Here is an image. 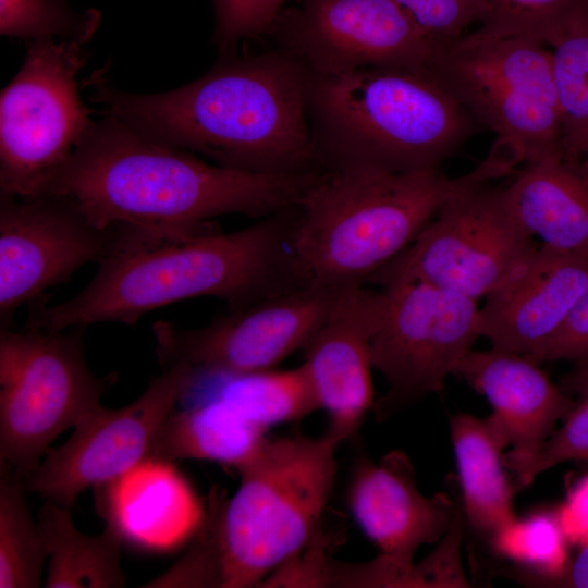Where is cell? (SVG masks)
Segmentation results:
<instances>
[{
  "mask_svg": "<svg viewBox=\"0 0 588 588\" xmlns=\"http://www.w3.org/2000/svg\"><path fill=\"white\" fill-rule=\"evenodd\" d=\"M535 584L550 587L588 588V543L579 551L564 573Z\"/></svg>",
  "mask_w": 588,
  "mask_h": 588,
  "instance_id": "e575fe53",
  "label": "cell"
},
{
  "mask_svg": "<svg viewBox=\"0 0 588 588\" xmlns=\"http://www.w3.org/2000/svg\"><path fill=\"white\" fill-rule=\"evenodd\" d=\"M1 463L0 588H37L47 548L38 522L29 512L23 478Z\"/></svg>",
  "mask_w": 588,
  "mask_h": 588,
  "instance_id": "4316f807",
  "label": "cell"
},
{
  "mask_svg": "<svg viewBox=\"0 0 588 588\" xmlns=\"http://www.w3.org/2000/svg\"><path fill=\"white\" fill-rule=\"evenodd\" d=\"M539 245L488 183L454 196L417 237L369 281L422 282L485 298Z\"/></svg>",
  "mask_w": 588,
  "mask_h": 588,
  "instance_id": "30bf717a",
  "label": "cell"
},
{
  "mask_svg": "<svg viewBox=\"0 0 588 588\" xmlns=\"http://www.w3.org/2000/svg\"><path fill=\"white\" fill-rule=\"evenodd\" d=\"M480 32L524 37L549 46L574 16L588 11V0H477Z\"/></svg>",
  "mask_w": 588,
  "mask_h": 588,
  "instance_id": "f1b7e54d",
  "label": "cell"
},
{
  "mask_svg": "<svg viewBox=\"0 0 588 588\" xmlns=\"http://www.w3.org/2000/svg\"><path fill=\"white\" fill-rule=\"evenodd\" d=\"M339 444L328 432L268 439L238 469L218 516L222 588L260 586L321 532Z\"/></svg>",
  "mask_w": 588,
  "mask_h": 588,
  "instance_id": "8992f818",
  "label": "cell"
},
{
  "mask_svg": "<svg viewBox=\"0 0 588 588\" xmlns=\"http://www.w3.org/2000/svg\"><path fill=\"white\" fill-rule=\"evenodd\" d=\"M86 60L77 44L29 42L0 97V192L24 199L46 195L89 132L95 121L75 79Z\"/></svg>",
  "mask_w": 588,
  "mask_h": 588,
  "instance_id": "9c48e42d",
  "label": "cell"
},
{
  "mask_svg": "<svg viewBox=\"0 0 588 588\" xmlns=\"http://www.w3.org/2000/svg\"><path fill=\"white\" fill-rule=\"evenodd\" d=\"M561 388L566 393H576L579 396L588 393V363L566 375L561 381Z\"/></svg>",
  "mask_w": 588,
  "mask_h": 588,
  "instance_id": "d590c367",
  "label": "cell"
},
{
  "mask_svg": "<svg viewBox=\"0 0 588 588\" xmlns=\"http://www.w3.org/2000/svg\"><path fill=\"white\" fill-rule=\"evenodd\" d=\"M307 115L324 171L439 169L480 127L429 72H307Z\"/></svg>",
  "mask_w": 588,
  "mask_h": 588,
  "instance_id": "5b68a950",
  "label": "cell"
},
{
  "mask_svg": "<svg viewBox=\"0 0 588 588\" xmlns=\"http://www.w3.org/2000/svg\"><path fill=\"white\" fill-rule=\"evenodd\" d=\"M562 118V154H588V11L574 16L550 45Z\"/></svg>",
  "mask_w": 588,
  "mask_h": 588,
  "instance_id": "484cf974",
  "label": "cell"
},
{
  "mask_svg": "<svg viewBox=\"0 0 588 588\" xmlns=\"http://www.w3.org/2000/svg\"><path fill=\"white\" fill-rule=\"evenodd\" d=\"M123 243L117 229H100L70 197L19 198L0 192V323L11 328L17 309L66 283L81 267L99 264Z\"/></svg>",
  "mask_w": 588,
  "mask_h": 588,
  "instance_id": "5bb4252c",
  "label": "cell"
},
{
  "mask_svg": "<svg viewBox=\"0 0 588 588\" xmlns=\"http://www.w3.org/2000/svg\"><path fill=\"white\" fill-rule=\"evenodd\" d=\"M380 290L371 358L388 391L372 406L379 420L440 392L480 338L474 298L422 282H394Z\"/></svg>",
  "mask_w": 588,
  "mask_h": 588,
  "instance_id": "8fae6325",
  "label": "cell"
},
{
  "mask_svg": "<svg viewBox=\"0 0 588 588\" xmlns=\"http://www.w3.org/2000/svg\"><path fill=\"white\" fill-rule=\"evenodd\" d=\"M347 507L379 555L359 564L362 587H424L414 556L441 540L461 512L449 494H422L402 451L378 461L356 460L346 491Z\"/></svg>",
  "mask_w": 588,
  "mask_h": 588,
  "instance_id": "2e32d148",
  "label": "cell"
},
{
  "mask_svg": "<svg viewBox=\"0 0 588 588\" xmlns=\"http://www.w3.org/2000/svg\"><path fill=\"white\" fill-rule=\"evenodd\" d=\"M70 509L47 500L38 515L48 559L47 588H120L126 585L119 538L108 528L79 531Z\"/></svg>",
  "mask_w": 588,
  "mask_h": 588,
  "instance_id": "d4e9b609",
  "label": "cell"
},
{
  "mask_svg": "<svg viewBox=\"0 0 588 588\" xmlns=\"http://www.w3.org/2000/svg\"><path fill=\"white\" fill-rule=\"evenodd\" d=\"M94 73L91 101L161 144L244 172L324 171L307 115V71L275 49L220 57L199 78L179 88L138 94Z\"/></svg>",
  "mask_w": 588,
  "mask_h": 588,
  "instance_id": "7a4b0ae2",
  "label": "cell"
},
{
  "mask_svg": "<svg viewBox=\"0 0 588 588\" xmlns=\"http://www.w3.org/2000/svg\"><path fill=\"white\" fill-rule=\"evenodd\" d=\"M341 290V289H340ZM306 284L230 311L205 327L152 324L162 368L184 364L194 371L249 373L274 369L308 343L340 291Z\"/></svg>",
  "mask_w": 588,
  "mask_h": 588,
  "instance_id": "4fadbf2b",
  "label": "cell"
},
{
  "mask_svg": "<svg viewBox=\"0 0 588 588\" xmlns=\"http://www.w3.org/2000/svg\"><path fill=\"white\" fill-rule=\"evenodd\" d=\"M560 429L534 453L505 458L506 468L516 476V488L529 486L541 473L568 461H588V393L579 396Z\"/></svg>",
  "mask_w": 588,
  "mask_h": 588,
  "instance_id": "4dcf8cb0",
  "label": "cell"
},
{
  "mask_svg": "<svg viewBox=\"0 0 588 588\" xmlns=\"http://www.w3.org/2000/svg\"><path fill=\"white\" fill-rule=\"evenodd\" d=\"M297 210L284 209L233 232L115 250L73 297L29 305L26 324L50 330L134 326L147 313L184 299L217 297L234 311L302 286L290 248Z\"/></svg>",
  "mask_w": 588,
  "mask_h": 588,
  "instance_id": "3957f363",
  "label": "cell"
},
{
  "mask_svg": "<svg viewBox=\"0 0 588 588\" xmlns=\"http://www.w3.org/2000/svg\"><path fill=\"white\" fill-rule=\"evenodd\" d=\"M224 493L213 487L206 502L200 527L184 555L146 587H221L218 516Z\"/></svg>",
  "mask_w": 588,
  "mask_h": 588,
  "instance_id": "f546056e",
  "label": "cell"
},
{
  "mask_svg": "<svg viewBox=\"0 0 588 588\" xmlns=\"http://www.w3.org/2000/svg\"><path fill=\"white\" fill-rule=\"evenodd\" d=\"M173 462L150 455L95 488L96 509L106 528L130 549L173 553L200 527L206 502Z\"/></svg>",
  "mask_w": 588,
  "mask_h": 588,
  "instance_id": "d6986e66",
  "label": "cell"
},
{
  "mask_svg": "<svg viewBox=\"0 0 588 588\" xmlns=\"http://www.w3.org/2000/svg\"><path fill=\"white\" fill-rule=\"evenodd\" d=\"M547 47L477 29L439 48L430 73L479 127L517 144L525 161L561 150L562 118Z\"/></svg>",
  "mask_w": 588,
  "mask_h": 588,
  "instance_id": "ba28073f",
  "label": "cell"
},
{
  "mask_svg": "<svg viewBox=\"0 0 588 588\" xmlns=\"http://www.w3.org/2000/svg\"><path fill=\"white\" fill-rule=\"evenodd\" d=\"M534 359L538 363L588 359V285L559 330Z\"/></svg>",
  "mask_w": 588,
  "mask_h": 588,
  "instance_id": "836d02e7",
  "label": "cell"
},
{
  "mask_svg": "<svg viewBox=\"0 0 588 588\" xmlns=\"http://www.w3.org/2000/svg\"><path fill=\"white\" fill-rule=\"evenodd\" d=\"M381 290L341 289L316 333L304 346L299 365L328 430L340 443L352 437L373 406L371 340Z\"/></svg>",
  "mask_w": 588,
  "mask_h": 588,
  "instance_id": "e0dca14e",
  "label": "cell"
},
{
  "mask_svg": "<svg viewBox=\"0 0 588 588\" xmlns=\"http://www.w3.org/2000/svg\"><path fill=\"white\" fill-rule=\"evenodd\" d=\"M462 511L470 527L491 542L516 522L512 486L503 462L510 440L490 415L460 413L450 419Z\"/></svg>",
  "mask_w": 588,
  "mask_h": 588,
  "instance_id": "7402d4cb",
  "label": "cell"
},
{
  "mask_svg": "<svg viewBox=\"0 0 588 588\" xmlns=\"http://www.w3.org/2000/svg\"><path fill=\"white\" fill-rule=\"evenodd\" d=\"M268 35L307 72L431 71L439 48L394 0H298Z\"/></svg>",
  "mask_w": 588,
  "mask_h": 588,
  "instance_id": "7c38bea8",
  "label": "cell"
},
{
  "mask_svg": "<svg viewBox=\"0 0 588 588\" xmlns=\"http://www.w3.org/2000/svg\"><path fill=\"white\" fill-rule=\"evenodd\" d=\"M191 373L184 364L162 368L132 403L91 411L76 424L72 437L47 452L23 479L26 490L70 509L84 490L112 480L150 456Z\"/></svg>",
  "mask_w": 588,
  "mask_h": 588,
  "instance_id": "9a60e30c",
  "label": "cell"
},
{
  "mask_svg": "<svg viewBox=\"0 0 588 588\" xmlns=\"http://www.w3.org/2000/svg\"><path fill=\"white\" fill-rule=\"evenodd\" d=\"M267 431L224 403L206 401L174 408L157 436L151 455L170 461L204 460L238 471L266 444Z\"/></svg>",
  "mask_w": 588,
  "mask_h": 588,
  "instance_id": "cb8c5ba5",
  "label": "cell"
},
{
  "mask_svg": "<svg viewBox=\"0 0 588 588\" xmlns=\"http://www.w3.org/2000/svg\"><path fill=\"white\" fill-rule=\"evenodd\" d=\"M83 330H0V456L23 479L117 381L89 369Z\"/></svg>",
  "mask_w": 588,
  "mask_h": 588,
  "instance_id": "52a82bcc",
  "label": "cell"
},
{
  "mask_svg": "<svg viewBox=\"0 0 588 588\" xmlns=\"http://www.w3.org/2000/svg\"><path fill=\"white\" fill-rule=\"evenodd\" d=\"M453 375L482 394L492 406L491 416L513 446L504 454L506 458L534 453L575 405L537 360L523 354L493 347L470 350Z\"/></svg>",
  "mask_w": 588,
  "mask_h": 588,
  "instance_id": "ffe728a7",
  "label": "cell"
},
{
  "mask_svg": "<svg viewBox=\"0 0 588 588\" xmlns=\"http://www.w3.org/2000/svg\"><path fill=\"white\" fill-rule=\"evenodd\" d=\"M96 9L76 11L69 0H0V33L11 38L84 46L99 28Z\"/></svg>",
  "mask_w": 588,
  "mask_h": 588,
  "instance_id": "83f0119b",
  "label": "cell"
},
{
  "mask_svg": "<svg viewBox=\"0 0 588 588\" xmlns=\"http://www.w3.org/2000/svg\"><path fill=\"white\" fill-rule=\"evenodd\" d=\"M436 44L445 47L463 36L464 29L480 21L477 0H394Z\"/></svg>",
  "mask_w": 588,
  "mask_h": 588,
  "instance_id": "d6a6232c",
  "label": "cell"
},
{
  "mask_svg": "<svg viewBox=\"0 0 588 588\" xmlns=\"http://www.w3.org/2000/svg\"><path fill=\"white\" fill-rule=\"evenodd\" d=\"M286 0H212V42L220 57L237 53L247 39L268 35Z\"/></svg>",
  "mask_w": 588,
  "mask_h": 588,
  "instance_id": "1f68e13d",
  "label": "cell"
},
{
  "mask_svg": "<svg viewBox=\"0 0 588 588\" xmlns=\"http://www.w3.org/2000/svg\"><path fill=\"white\" fill-rule=\"evenodd\" d=\"M519 155L500 140L473 170L326 171L303 195L290 248L303 284L363 285L399 256L460 193L514 172Z\"/></svg>",
  "mask_w": 588,
  "mask_h": 588,
  "instance_id": "277c9868",
  "label": "cell"
},
{
  "mask_svg": "<svg viewBox=\"0 0 588 588\" xmlns=\"http://www.w3.org/2000/svg\"><path fill=\"white\" fill-rule=\"evenodd\" d=\"M503 191L514 217L540 244L588 256V154L527 159Z\"/></svg>",
  "mask_w": 588,
  "mask_h": 588,
  "instance_id": "44dd1931",
  "label": "cell"
},
{
  "mask_svg": "<svg viewBox=\"0 0 588 588\" xmlns=\"http://www.w3.org/2000/svg\"><path fill=\"white\" fill-rule=\"evenodd\" d=\"M588 285V256L540 244L478 310L491 347L534 358Z\"/></svg>",
  "mask_w": 588,
  "mask_h": 588,
  "instance_id": "ac0fdd59",
  "label": "cell"
},
{
  "mask_svg": "<svg viewBox=\"0 0 588 588\" xmlns=\"http://www.w3.org/2000/svg\"><path fill=\"white\" fill-rule=\"evenodd\" d=\"M321 174L228 169L103 114L47 194L72 198L100 229L120 230L137 245H155L217 231L216 217L265 218L297 206Z\"/></svg>",
  "mask_w": 588,
  "mask_h": 588,
  "instance_id": "6da1fadb",
  "label": "cell"
},
{
  "mask_svg": "<svg viewBox=\"0 0 588 588\" xmlns=\"http://www.w3.org/2000/svg\"><path fill=\"white\" fill-rule=\"evenodd\" d=\"M218 401L268 430L318 409L301 366L289 370L212 373L192 370L180 406Z\"/></svg>",
  "mask_w": 588,
  "mask_h": 588,
  "instance_id": "603a6c76",
  "label": "cell"
}]
</instances>
